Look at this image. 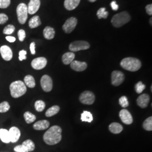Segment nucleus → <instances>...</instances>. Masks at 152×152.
Segmentation results:
<instances>
[{
	"mask_svg": "<svg viewBox=\"0 0 152 152\" xmlns=\"http://www.w3.org/2000/svg\"><path fill=\"white\" fill-rule=\"evenodd\" d=\"M47 59L44 57H39L33 59L31 63L33 68L36 70L44 69L47 65Z\"/></svg>",
	"mask_w": 152,
	"mask_h": 152,
	"instance_id": "nucleus-11",
	"label": "nucleus"
},
{
	"mask_svg": "<svg viewBox=\"0 0 152 152\" xmlns=\"http://www.w3.org/2000/svg\"><path fill=\"white\" fill-rule=\"evenodd\" d=\"M16 13L19 22L21 24H25L28 18L27 6L23 3L20 4L17 7Z\"/></svg>",
	"mask_w": 152,
	"mask_h": 152,
	"instance_id": "nucleus-5",
	"label": "nucleus"
},
{
	"mask_svg": "<svg viewBox=\"0 0 152 152\" xmlns=\"http://www.w3.org/2000/svg\"><path fill=\"white\" fill-rule=\"evenodd\" d=\"M24 83L29 88H34L36 86V82L34 78L31 75H27L24 77Z\"/></svg>",
	"mask_w": 152,
	"mask_h": 152,
	"instance_id": "nucleus-25",
	"label": "nucleus"
},
{
	"mask_svg": "<svg viewBox=\"0 0 152 152\" xmlns=\"http://www.w3.org/2000/svg\"><path fill=\"white\" fill-rule=\"evenodd\" d=\"M24 118L26 122L28 124L32 123L36 119V115L29 112H25V113L24 114Z\"/></svg>",
	"mask_w": 152,
	"mask_h": 152,
	"instance_id": "nucleus-28",
	"label": "nucleus"
},
{
	"mask_svg": "<svg viewBox=\"0 0 152 152\" xmlns=\"http://www.w3.org/2000/svg\"><path fill=\"white\" fill-rule=\"evenodd\" d=\"M150 101L149 95L147 94H144L140 95L137 99V105L141 108H147Z\"/></svg>",
	"mask_w": 152,
	"mask_h": 152,
	"instance_id": "nucleus-15",
	"label": "nucleus"
},
{
	"mask_svg": "<svg viewBox=\"0 0 152 152\" xmlns=\"http://www.w3.org/2000/svg\"><path fill=\"white\" fill-rule=\"evenodd\" d=\"M109 129L112 133L114 134H118L122 131L123 127L118 123L113 122L109 126Z\"/></svg>",
	"mask_w": 152,
	"mask_h": 152,
	"instance_id": "nucleus-20",
	"label": "nucleus"
},
{
	"mask_svg": "<svg viewBox=\"0 0 152 152\" xmlns=\"http://www.w3.org/2000/svg\"><path fill=\"white\" fill-rule=\"evenodd\" d=\"M10 108V106L7 102H4L0 104V113H5Z\"/></svg>",
	"mask_w": 152,
	"mask_h": 152,
	"instance_id": "nucleus-33",
	"label": "nucleus"
},
{
	"mask_svg": "<svg viewBox=\"0 0 152 152\" xmlns=\"http://www.w3.org/2000/svg\"><path fill=\"white\" fill-rule=\"evenodd\" d=\"M71 68L77 72L85 71L87 67V64L85 62H82L77 60H73L71 63Z\"/></svg>",
	"mask_w": 152,
	"mask_h": 152,
	"instance_id": "nucleus-16",
	"label": "nucleus"
},
{
	"mask_svg": "<svg viewBox=\"0 0 152 152\" xmlns=\"http://www.w3.org/2000/svg\"><path fill=\"white\" fill-rule=\"evenodd\" d=\"M90 45L87 41H76L72 42L69 46V49L72 52H76L80 50H85L89 49Z\"/></svg>",
	"mask_w": 152,
	"mask_h": 152,
	"instance_id": "nucleus-6",
	"label": "nucleus"
},
{
	"mask_svg": "<svg viewBox=\"0 0 152 152\" xmlns=\"http://www.w3.org/2000/svg\"><path fill=\"white\" fill-rule=\"evenodd\" d=\"M145 88V85H144L142 82H137L135 85V90L137 94H141Z\"/></svg>",
	"mask_w": 152,
	"mask_h": 152,
	"instance_id": "nucleus-35",
	"label": "nucleus"
},
{
	"mask_svg": "<svg viewBox=\"0 0 152 152\" xmlns=\"http://www.w3.org/2000/svg\"><path fill=\"white\" fill-rule=\"evenodd\" d=\"M96 15L99 19H107L108 16V12L106 11L105 7H102L98 10Z\"/></svg>",
	"mask_w": 152,
	"mask_h": 152,
	"instance_id": "nucleus-32",
	"label": "nucleus"
},
{
	"mask_svg": "<svg viewBox=\"0 0 152 152\" xmlns=\"http://www.w3.org/2000/svg\"><path fill=\"white\" fill-rule=\"evenodd\" d=\"M22 145L27 148L28 152L33 151L35 149V145L31 140H27L24 141Z\"/></svg>",
	"mask_w": 152,
	"mask_h": 152,
	"instance_id": "nucleus-29",
	"label": "nucleus"
},
{
	"mask_svg": "<svg viewBox=\"0 0 152 152\" xmlns=\"http://www.w3.org/2000/svg\"><path fill=\"white\" fill-rule=\"evenodd\" d=\"M41 85L45 92H50L53 88V80L48 75H44L41 79Z\"/></svg>",
	"mask_w": 152,
	"mask_h": 152,
	"instance_id": "nucleus-9",
	"label": "nucleus"
},
{
	"mask_svg": "<svg viewBox=\"0 0 152 152\" xmlns=\"http://www.w3.org/2000/svg\"><path fill=\"white\" fill-rule=\"evenodd\" d=\"M30 50L32 53V54L34 55L36 54V51H35V43L34 42H32L30 45Z\"/></svg>",
	"mask_w": 152,
	"mask_h": 152,
	"instance_id": "nucleus-44",
	"label": "nucleus"
},
{
	"mask_svg": "<svg viewBox=\"0 0 152 152\" xmlns=\"http://www.w3.org/2000/svg\"><path fill=\"white\" fill-rule=\"evenodd\" d=\"M19 59L20 61H23V60H26L27 59L26 55H27V51L25 50H21L19 51Z\"/></svg>",
	"mask_w": 152,
	"mask_h": 152,
	"instance_id": "nucleus-40",
	"label": "nucleus"
},
{
	"mask_svg": "<svg viewBox=\"0 0 152 152\" xmlns=\"http://www.w3.org/2000/svg\"><path fill=\"white\" fill-rule=\"evenodd\" d=\"M120 65L125 70L136 72L141 68V63L140 60L137 58L129 57L122 59L121 61Z\"/></svg>",
	"mask_w": 152,
	"mask_h": 152,
	"instance_id": "nucleus-2",
	"label": "nucleus"
},
{
	"mask_svg": "<svg viewBox=\"0 0 152 152\" xmlns=\"http://www.w3.org/2000/svg\"><path fill=\"white\" fill-rule=\"evenodd\" d=\"M120 117L121 121L126 125H130L133 122V118L130 113L126 109H122L120 112Z\"/></svg>",
	"mask_w": 152,
	"mask_h": 152,
	"instance_id": "nucleus-12",
	"label": "nucleus"
},
{
	"mask_svg": "<svg viewBox=\"0 0 152 152\" xmlns=\"http://www.w3.org/2000/svg\"><path fill=\"white\" fill-rule=\"evenodd\" d=\"M143 128L145 130L150 131L152 130V117L151 116L148 117L147 119L144 121L143 123Z\"/></svg>",
	"mask_w": 152,
	"mask_h": 152,
	"instance_id": "nucleus-31",
	"label": "nucleus"
},
{
	"mask_svg": "<svg viewBox=\"0 0 152 152\" xmlns=\"http://www.w3.org/2000/svg\"><path fill=\"white\" fill-rule=\"evenodd\" d=\"M8 20V16L5 14H0V24H4Z\"/></svg>",
	"mask_w": 152,
	"mask_h": 152,
	"instance_id": "nucleus-41",
	"label": "nucleus"
},
{
	"mask_svg": "<svg viewBox=\"0 0 152 152\" xmlns=\"http://www.w3.org/2000/svg\"><path fill=\"white\" fill-rule=\"evenodd\" d=\"M124 73L119 71H114L112 73V83L115 86H119L124 81Z\"/></svg>",
	"mask_w": 152,
	"mask_h": 152,
	"instance_id": "nucleus-10",
	"label": "nucleus"
},
{
	"mask_svg": "<svg viewBox=\"0 0 152 152\" xmlns=\"http://www.w3.org/2000/svg\"><path fill=\"white\" fill-rule=\"evenodd\" d=\"M81 0H65L64 5L68 10H73L78 6Z\"/></svg>",
	"mask_w": 152,
	"mask_h": 152,
	"instance_id": "nucleus-19",
	"label": "nucleus"
},
{
	"mask_svg": "<svg viewBox=\"0 0 152 152\" xmlns=\"http://www.w3.org/2000/svg\"><path fill=\"white\" fill-rule=\"evenodd\" d=\"M110 6L112 7V9L114 10V11H117L118 9L119 6L118 5V4H117L116 1H113L110 3Z\"/></svg>",
	"mask_w": 152,
	"mask_h": 152,
	"instance_id": "nucleus-42",
	"label": "nucleus"
},
{
	"mask_svg": "<svg viewBox=\"0 0 152 152\" xmlns=\"http://www.w3.org/2000/svg\"><path fill=\"white\" fill-rule=\"evenodd\" d=\"M81 120L83 122H87L88 123H90L93 120L92 114L90 112L85 110L81 114Z\"/></svg>",
	"mask_w": 152,
	"mask_h": 152,
	"instance_id": "nucleus-27",
	"label": "nucleus"
},
{
	"mask_svg": "<svg viewBox=\"0 0 152 152\" xmlns=\"http://www.w3.org/2000/svg\"><path fill=\"white\" fill-rule=\"evenodd\" d=\"M41 5L40 0H30L28 6V12L32 15L38 11Z\"/></svg>",
	"mask_w": 152,
	"mask_h": 152,
	"instance_id": "nucleus-14",
	"label": "nucleus"
},
{
	"mask_svg": "<svg viewBox=\"0 0 152 152\" xmlns=\"http://www.w3.org/2000/svg\"><path fill=\"white\" fill-rule=\"evenodd\" d=\"M0 139L5 143H9L10 142L9 131L6 129H0Z\"/></svg>",
	"mask_w": 152,
	"mask_h": 152,
	"instance_id": "nucleus-23",
	"label": "nucleus"
},
{
	"mask_svg": "<svg viewBox=\"0 0 152 152\" xmlns=\"http://www.w3.org/2000/svg\"><path fill=\"white\" fill-rule=\"evenodd\" d=\"M75 58V55L72 52L66 53L62 56L63 63L65 65H68L74 60Z\"/></svg>",
	"mask_w": 152,
	"mask_h": 152,
	"instance_id": "nucleus-21",
	"label": "nucleus"
},
{
	"mask_svg": "<svg viewBox=\"0 0 152 152\" xmlns=\"http://www.w3.org/2000/svg\"><path fill=\"white\" fill-rule=\"evenodd\" d=\"M10 139L11 142H16L20 136V130L16 127H12L9 131Z\"/></svg>",
	"mask_w": 152,
	"mask_h": 152,
	"instance_id": "nucleus-17",
	"label": "nucleus"
},
{
	"mask_svg": "<svg viewBox=\"0 0 152 152\" xmlns=\"http://www.w3.org/2000/svg\"><path fill=\"white\" fill-rule=\"evenodd\" d=\"M119 104L122 108H126L129 105V102H128V99H127V97L125 96H122V97L120 98Z\"/></svg>",
	"mask_w": 152,
	"mask_h": 152,
	"instance_id": "nucleus-34",
	"label": "nucleus"
},
{
	"mask_svg": "<svg viewBox=\"0 0 152 152\" xmlns=\"http://www.w3.org/2000/svg\"><path fill=\"white\" fill-rule=\"evenodd\" d=\"M145 9H146V11L147 13L149 15H152V4H149L147 6L145 7Z\"/></svg>",
	"mask_w": 152,
	"mask_h": 152,
	"instance_id": "nucleus-43",
	"label": "nucleus"
},
{
	"mask_svg": "<svg viewBox=\"0 0 152 152\" xmlns=\"http://www.w3.org/2000/svg\"><path fill=\"white\" fill-rule=\"evenodd\" d=\"M59 110L60 107L58 105H54L48 109V110L46 112L45 115L48 117H50L57 114Z\"/></svg>",
	"mask_w": 152,
	"mask_h": 152,
	"instance_id": "nucleus-26",
	"label": "nucleus"
},
{
	"mask_svg": "<svg viewBox=\"0 0 152 152\" xmlns=\"http://www.w3.org/2000/svg\"><path fill=\"white\" fill-rule=\"evenodd\" d=\"M6 40H7L10 42H14L16 40V39H15V37H12V36H7L6 37Z\"/></svg>",
	"mask_w": 152,
	"mask_h": 152,
	"instance_id": "nucleus-45",
	"label": "nucleus"
},
{
	"mask_svg": "<svg viewBox=\"0 0 152 152\" xmlns=\"http://www.w3.org/2000/svg\"><path fill=\"white\" fill-rule=\"evenodd\" d=\"M10 0H0V8L6 9L10 4Z\"/></svg>",
	"mask_w": 152,
	"mask_h": 152,
	"instance_id": "nucleus-37",
	"label": "nucleus"
},
{
	"mask_svg": "<svg viewBox=\"0 0 152 152\" xmlns=\"http://www.w3.org/2000/svg\"><path fill=\"white\" fill-rule=\"evenodd\" d=\"M50 122L47 120H41L36 122L33 125L34 129L36 130H44L49 128Z\"/></svg>",
	"mask_w": 152,
	"mask_h": 152,
	"instance_id": "nucleus-18",
	"label": "nucleus"
},
{
	"mask_svg": "<svg viewBox=\"0 0 152 152\" xmlns=\"http://www.w3.org/2000/svg\"><path fill=\"white\" fill-rule=\"evenodd\" d=\"M41 24V22L38 16H33L29 21V26L31 28L38 27Z\"/></svg>",
	"mask_w": 152,
	"mask_h": 152,
	"instance_id": "nucleus-24",
	"label": "nucleus"
},
{
	"mask_svg": "<svg viewBox=\"0 0 152 152\" xmlns=\"http://www.w3.org/2000/svg\"><path fill=\"white\" fill-rule=\"evenodd\" d=\"M152 18H151V19H150V20H149V23H150V24H151V25L152 26Z\"/></svg>",
	"mask_w": 152,
	"mask_h": 152,
	"instance_id": "nucleus-46",
	"label": "nucleus"
},
{
	"mask_svg": "<svg viewBox=\"0 0 152 152\" xmlns=\"http://www.w3.org/2000/svg\"><path fill=\"white\" fill-rule=\"evenodd\" d=\"M15 31V27L13 25H8L6 27L3 31V33L5 34H11Z\"/></svg>",
	"mask_w": 152,
	"mask_h": 152,
	"instance_id": "nucleus-36",
	"label": "nucleus"
},
{
	"mask_svg": "<svg viewBox=\"0 0 152 152\" xmlns=\"http://www.w3.org/2000/svg\"><path fill=\"white\" fill-rule=\"evenodd\" d=\"M131 20L130 15L127 11H123L113 16L111 23L114 27L120 28Z\"/></svg>",
	"mask_w": 152,
	"mask_h": 152,
	"instance_id": "nucleus-4",
	"label": "nucleus"
},
{
	"mask_svg": "<svg viewBox=\"0 0 152 152\" xmlns=\"http://www.w3.org/2000/svg\"><path fill=\"white\" fill-rule=\"evenodd\" d=\"M10 90L12 97L18 98L24 95L27 91V87L24 82L16 81L11 83Z\"/></svg>",
	"mask_w": 152,
	"mask_h": 152,
	"instance_id": "nucleus-3",
	"label": "nucleus"
},
{
	"mask_svg": "<svg viewBox=\"0 0 152 152\" xmlns=\"http://www.w3.org/2000/svg\"><path fill=\"white\" fill-rule=\"evenodd\" d=\"M90 2H95L96 0H88Z\"/></svg>",
	"mask_w": 152,
	"mask_h": 152,
	"instance_id": "nucleus-47",
	"label": "nucleus"
},
{
	"mask_svg": "<svg viewBox=\"0 0 152 152\" xmlns=\"http://www.w3.org/2000/svg\"><path fill=\"white\" fill-rule=\"evenodd\" d=\"M0 53L2 58L6 61H10L12 58V51L7 46H2L0 48Z\"/></svg>",
	"mask_w": 152,
	"mask_h": 152,
	"instance_id": "nucleus-13",
	"label": "nucleus"
},
{
	"mask_svg": "<svg viewBox=\"0 0 152 152\" xmlns=\"http://www.w3.org/2000/svg\"><path fill=\"white\" fill-rule=\"evenodd\" d=\"M77 24V19L75 17H71L68 19L63 26V29L66 33L72 32Z\"/></svg>",
	"mask_w": 152,
	"mask_h": 152,
	"instance_id": "nucleus-8",
	"label": "nucleus"
},
{
	"mask_svg": "<svg viewBox=\"0 0 152 152\" xmlns=\"http://www.w3.org/2000/svg\"><path fill=\"white\" fill-rule=\"evenodd\" d=\"M14 151L16 152H28L27 148L23 145H19L14 148Z\"/></svg>",
	"mask_w": 152,
	"mask_h": 152,
	"instance_id": "nucleus-38",
	"label": "nucleus"
},
{
	"mask_svg": "<svg viewBox=\"0 0 152 152\" xmlns=\"http://www.w3.org/2000/svg\"><path fill=\"white\" fill-rule=\"evenodd\" d=\"M62 130L58 126L51 127L44 135V140L47 144L54 145L59 143L62 138Z\"/></svg>",
	"mask_w": 152,
	"mask_h": 152,
	"instance_id": "nucleus-1",
	"label": "nucleus"
},
{
	"mask_svg": "<svg viewBox=\"0 0 152 152\" xmlns=\"http://www.w3.org/2000/svg\"><path fill=\"white\" fill-rule=\"evenodd\" d=\"M54 29L51 27H46L44 29V36L45 38L47 39H51L54 37Z\"/></svg>",
	"mask_w": 152,
	"mask_h": 152,
	"instance_id": "nucleus-22",
	"label": "nucleus"
},
{
	"mask_svg": "<svg viewBox=\"0 0 152 152\" xmlns=\"http://www.w3.org/2000/svg\"><path fill=\"white\" fill-rule=\"evenodd\" d=\"M45 107H46L45 103L42 100H37L35 102L34 104L35 109L38 112H42L44 109L45 108Z\"/></svg>",
	"mask_w": 152,
	"mask_h": 152,
	"instance_id": "nucleus-30",
	"label": "nucleus"
},
{
	"mask_svg": "<svg viewBox=\"0 0 152 152\" xmlns=\"http://www.w3.org/2000/svg\"><path fill=\"white\" fill-rule=\"evenodd\" d=\"M18 37H19V41H21V42L23 41L26 38V32L23 29H20L18 31Z\"/></svg>",
	"mask_w": 152,
	"mask_h": 152,
	"instance_id": "nucleus-39",
	"label": "nucleus"
},
{
	"mask_svg": "<svg viewBox=\"0 0 152 152\" xmlns=\"http://www.w3.org/2000/svg\"><path fill=\"white\" fill-rule=\"evenodd\" d=\"M95 96L94 93L89 91L82 92L80 96V100L82 103L87 105H91L94 103Z\"/></svg>",
	"mask_w": 152,
	"mask_h": 152,
	"instance_id": "nucleus-7",
	"label": "nucleus"
}]
</instances>
